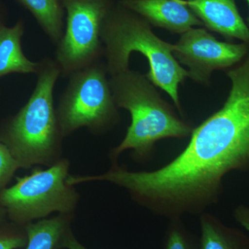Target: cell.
I'll use <instances>...</instances> for the list:
<instances>
[{
    "mask_svg": "<svg viewBox=\"0 0 249 249\" xmlns=\"http://www.w3.org/2000/svg\"><path fill=\"white\" fill-rule=\"evenodd\" d=\"M109 80L116 106L128 111L132 119L124 140L109 154L114 163L126 150L137 161H147L160 141L191 137L194 127L177 115L146 76L129 69Z\"/></svg>",
    "mask_w": 249,
    "mask_h": 249,
    "instance_id": "6da1fadb",
    "label": "cell"
},
{
    "mask_svg": "<svg viewBox=\"0 0 249 249\" xmlns=\"http://www.w3.org/2000/svg\"><path fill=\"white\" fill-rule=\"evenodd\" d=\"M101 40L109 76L129 70L131 53L139 52L149 62L147 79L169 95L183 115L178 85L188 73L174 56L173 45L157 37L145 19L119 4L113 5L105 18Z\"/></svg>",
    "mask_w": 249,
    "mask_h": 249,
    "instance_id": "7a4b0ae2",
    "label": "cell"
},
{
    "mask_svg": "<svg viewBox=\"0 0 249 249\" xmlns=\"http://www.w3.org/2000/svg\"><path fill=\"white\" fill-rule=\"evenodd\" d=\"M35 89L27 103L6 124L0 133L21 168L52 166L61 160L62 140L54 106L53 90L61 72L55 60L39 62Z\"/></svg>",
    "mask_w": 249,
    "mask_h": 249,
    "instance_id": "3957f363",
    "label": "cell"
},
{
    "mask_svg": "<svg viewBox=\"0 0 249 249\" xmlns=\"http://www.w3.org/2000/svg\"><path fill=\"white\" fill-rule=\"evenodd\" d=\"M106 65L96 62L70 76L56 109L63 137L86 127L95 134L106 133L120 121L107 78Z\"/></svg>",
    "mask_w": 249,
    "mask_h": 249,
    "instance_id": "277c9868",
    "label": "cell"
},
{
    "mask_svg": "<svg viewBox=\"0 0 249 249\" xmlns=\"http://www.w3.org/2000/svg\"><path fill=\"white\" fill-rule=\"evenodd\" d=\"M69 169V160L61 159L47 169L18 178L16 184L0 192V205L13 221L25 225L54 212L73 214L79 195L67 183Z\"/></svg>",
    "mask_w": 249,
    "mask_h": 249,
    "instance_id": "5b68a950",
    "label": "cell"
},
{
    "mask_svg": "<svg viewBox=\"0 0 249 249\" xmlns=\"http://www.w3.org/2000/svg\"><path fill=\"white\" fill-rule=\"evenodd\" d=\"M67 11L66 27L56 45L55 61L69 77L104 55L101 28L113 0H59Z\"/></svg>",
    "mask_w": 249,
    "mask_h": 249,
    "instance_id": "8992f818",
    "label": "cell"
},
{
    "mask_svg": "<svg viewBox=\"0 0 249 249\" xmlns=\"http://www.w3.org/2000/svg\"><path fill=\"white\" fill-rule=\"evenodd\" d=\"M249 51L247 44L217 40L203 28H192L173 45V55L188 67V77L201 84H209L214 70H228L241 61Z\"/></svg>",
    "mask_w": 249,
    "mask_h": 249,
    "instance_id": "52a82bcc",
    "label": "cell"
},
{
    "mask_svg": "<svg viewBox=\"0 0 249 249\" xmlns=\"http://www.w3.org/2000/svg\"><path fill=\"white\" fill-rule=\"evenodd\" d=\"M119 4L147 22L172 34H182L203 23L184 0H121Z\"/></svg>",
    "mask_w": 249,
    "mask_h": 249,
    "instance_id": "ba28073f",
    "label": "cell"
},
{
    "mask_svg": "<svg viewBox=\"0 0 249 249\" xmlns=\"http://www.w3.org/2000/svg\"><path fill=\"white\" fill-rule=\"evenodd\" d=\"M187 4L203 25L226 40H240L249 45V28L235 0H187Z\"/></svg>",
    "mask_w": 249,
    "mask_h": 249,
    "instance_id": "9c48e42d",
    "label": "cell"
},
{
    "mask_svg": "<svg viewBox=\"0 0 249 249\" xmlns=\"http://www.w3.org/2000/svg\"><path fill=\"white\" fill-rule=\"evenodd\" d=\"M24 31L22 21L11 27L3 26L0 29V78L12 73H37L39 62L31 61L22 51Z\"/></svg>",
    "mask_w": 249,
    "mask_h": 249,
    "instance_id": "30bf717a",
    "label": "cell"
},
{
    "mask_svg": "<svg viewBox=\"0 0 249 249\" xmlns=\"http://www.w3.org/2000/svg\"><path fill=\"white\" fill-rule=\"evenodd\" d=\"M199 249H249V236L228 227L215 216L203 213L199 217Z\"/></svg>",
    "mask_w": 249,
    "mask_h": 249,
    "instance_id": "8fae6325",
    "label": "cell"
},
{
    "mask_svg": "<svg viewBox=\"0 0 249 249\" xmlns=\"http://www.w3.org/2000/svg\"><path fill=\"white\" fill-rule=\"evenodd\" d=\"M72 217L73 214H59L56 217L26 224V249H60L62 240L71 231Z\"/></svg>",
    "mask_w": 249,
    "mask_h": 249,
    "instance_id": "7c38bea8",
    "label": "cell"
},
{
    "mask_svg": "<svg viewBox=\"0 0 249 249\" xmlns=\"http://www.w3.org/2000/svg\"><path fill=\"white\" fill-rule=\"evenodd\" d=\"M30 11L40 27L55 45L63 36L64 9L59 0H18Z\"/></svg>",
    "mask_w": 249,
    "mask_h": 249,
    "instance_id": "4fadbf2b",
    "label": "cell"
},
{
    "mask_svg": "<svg viewBox=\"0 0 249 249\" xmlns=\"http://www.w3.org/2000/svg\"><path fill=\"white\" fill-rule=\"evenodd\" d=\"M162 249H199V239L187 229L181 218H173L169 219Z\"/></svg>",
    "mask_w": 249,
    "mask_h": 249,
    "instance_id": "5bb4252c",
    "label": "cell"
},
{
    "mask_svg": "<svg viewBox=\"0 0 249 249\" xmlns=\"http://www.w3.org/2000/svg\"><path fill=\"white\" fill-rule=\"evenodd\" d=\"M20 168V164L8 147L4 142H0V188L9 182L16 170Z\"/></svg>",
    "mask_w": 249,
    "mask_h": 249,
    "instance_id": "9a60e30c",
    "label": "cell"
},
{
    "mask_svg": "<svg viewBox=\"0 0 249 249\" xmlns=\"http://www.w3.org/2000/svg\"><path fill=\"white\" fill-rule=\"evenodd\" d=\"M27 233H1L0 232V249H18L27 246Z\"/></svg>",
    "mask_w": 249,
    "mask_h": 249,
    "instance_id": "2e32d148",
    "label": "cell"
},
{
    "mask_svg": "<svg viewBox=\"0 0 249 249\" xmlns=\"http://www.w3.org/2000/svg\"><path fill=\"white\" fill-rule=\"evenodd\" d=\"M233 217L241 227L249 232V208L239 205L234 209Z\"/></svg>",
    "mask_w": 249,
    "mask_h": 249,
    "instance_id": "e0dca14e",
    "label": "cell"
},
{
    "mask_svg": "<svg viewBox=\"0 0 249 249\" xmlns=\"http://www.w3.org/2000/svg\"><path fill=\"white\" fill-rule=\"evenodd\" d=\"M88 249L76 240L72 233L71 230L64 237L62 241L60 249Z\"/></svg>",
    "mask_w": 249,
    "mask_h": 249,
    "instance_id": "ac0fdd59",
    "label": "cell"
},
{
    "mask_svg": "<svg viewBox=\"0 0 249 249\" xmlns=\"http://www.w3.org/2000/svg\"><path fill=\"white\" fill-rule=\"evenodd\" d=\"M4 210L2 208L0 207V222L2 220L3 217H4L5 212Z\"/></svg>",
    "mask_w": 249,
    "mask_h": 249,
    "instance_id": "d6986e66",
    "label": "cell"
},
{
    "mask_svg": "<svg viewBox=\"0 0 249 249\" xmlns=\"http://www.w3.org/2000/svg\"><path fill=\"white\" fill-rule=\"evenodd\" d=\"M246 1H247V3H248L249 9V0H246ZM247 26H248V27H249V13L248 17L247 18Z\"/></svg>",
    "mask_w": 249,
    "mask_h": 249,
    "instance_id": "ffe728a7",
    "label": "cell"
},
{
    "mask_svg": "<svg viewBox=\"0 0 249 249\" xmlns=\"http://www.w3.org/2000/svg\"><path fill=\"white\" fill-rule=\"evenodd\" d=\"M3 26H4V25H3V24H1V22H0V29H1V27H3Z\"/></svg>",
    "mask_w": 249,
    "mask_h": 249,
    "instance_id": "44dd1931",
    "label": "cell"
}]
</instances>
